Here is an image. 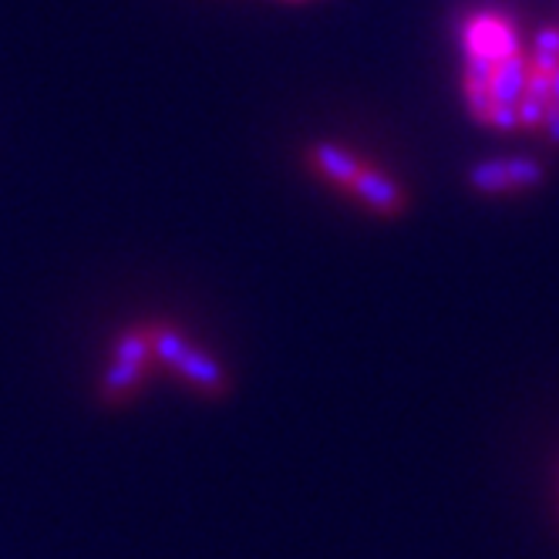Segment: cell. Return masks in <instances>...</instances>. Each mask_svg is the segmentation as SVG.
I'll return each mask as SVG.
<instances>
[{"label":"cell","instance_id":"cell-1","mask_svg":"<svg viewBox=\"0 0 559 559\" xmlns=\"http://www.w3.org/2000/svg\"><path fill=\"white\" fill-rule=\"evenodd\" d=\"M148 331V344L155 361L169 368L179 381H186L195 394L210 397V402H219L233 391V381L226 374V368L216 361L213 354H206L203 347H195L189 337H182L176 328L169 324H145Z\"/></svg>","mask_w":559,"mask_h":559},{"label":"cell","instance_id":"cell-2","mask_svg":"<svg viewBox=\"0 0 559 559\" xmlns=\"http://www.w3.org/2000/svg\"><path fill=\"white\" fill-rule=\"evenodd\" d=\"M152 365H155V354H152L145 324L118 331L111 341V357L98 378V402L105 408L132 402L142 391V384L148 381Z\"/></svg>","mask_w":559,"mask_h":559},{"label":"cell","instance_id":"cell-3","mask_svg":"<svg viewBox=\"0 0 559 559\" xmlns=\"http://www.w3.org/2000/svg\"><path fill=\"white\" fill-rule=\"evenodd\" d=\"M462 48L465 58H478L499 64L512 55H519V41H515V27L509 17L502 14H472L462 27Z\"/></svg>","mask_w":559,"mask_h":559},{"label":"cell","instance_id":"cell-4","mask_svg":"<svg viewBox=\"0 0 559 559\" xmlns=\"http://www.w3.org/2000/svg\"><path fill=\"white\" fill-rule=\"evenodd\" d=\"M546 179V169L536 158H489L468 169V186L475 192H519L533 189Z\"/></svg>","mask_w":559,"mask_h":559},{"label":"cell","instance_id":"cell-5","mask_svg":"<svg viewBox=\"0 0 559 559\" xmlns=\"http://www.w3.org/2000/svg\"><path fill=\"white\" fill-rule=\"evenodd\" d=\"M347 192L357 195L371 213H378L384 219H394L408 210V192L402 189V182H394L388 173H381L374 166H361V173L354 176Z\"/></svg>","mask_w":559,"mask_h":559},{"label":"cell","instance_id":"cell-6","mask_svg":"<svg viewBox=\"0 0 559 559\" xmlns=\"http://www.w3.org/2000/svg\"><path fill=\"white\" fill-rule=\"evenodd\" d=\"M307 158H310V166L317 173H321L328 182L341 186V189H347L354 182V176L361 173V166H365L354 152H347V148H341L334 142H313L307 148Z\"/></svg>","mask_w":559,"mask_h":559},{"label":"cell","instance_id":"cell-7","mask_svg":"<svg viewBox=\"0 0 559 559\" xmlns=\"http://www.w3.org/2000/svg\"><path fill=\"white\" fill-rule=\"evenodd\" d=\"M526 74H530V55H523V51L499 61L492 68V78H489L492 102L496 105H515L526 95Z\"/></svg>","mask_w":559,"mask_h":559},{"label":"cell","instance_id":"cell-8","mask_svg":"<svg viewBox=\"0 0 559 559\" xmlns=\"http://www.w3.org/2000/svg\"><path fill=\"white\" fill-rule=\"evenodd\" d=\"M559 68V27H543L536 34V45H533V55H530V71L536 74H546L552 78Z\"/></svg>","mask_w":559,"mask_h":559},{"label":"cell","instance_id":"cell-9","mask_svg":"<svg viewBox=\"0 0 559 559\" xmlns=\"http://www.w3.org/2000/svg\"><path fill=\"white\" fill-rule=\"evenodd\" d=\"M549 102H536L530 95H523L515 102V115H519V129H539L543 126V111Z\"/></svg>","mask_w":559,"mask_h":559},{"label":"cell","instance_id":"cell-10","mask_svg":"<svg viewBox=\"0 0 559 559\" xmlns=\"http://www.w3.org/2000/svg\"><path fill=\"white\" fill-rule=\"evenodd\" d=\"M462 92H465V102H468V111H472L475 122H486V115H489V108H492L489 88H483V85H465V82H462Z\"/></svg>","mask_w":559,"mask_h":559},{"label":"cell","instance_id":"cell-11","mask_svg":"<svg viewBox=\"0 0 559 559\" xmlns=\"http://www.w3.org/2000/svg\"><path fill=\"white\" fill-rule=\"evenodd\" d=\"M483 126H492V129H499V132H515V129H519L515 105H496V102H492V108H489V115H486V122H483Z\"/></svg>","mask_w":559,"mask_h":559},{"label":"cell","instance_id":"cell-12","mask_svg":"<svg viewBox=\"0 0 559 559\" xmlns=\"http://www.w3.org/2000/svg\"><path fill=\"white\" fill-rule=\"evenodd\" d=\"M543 135H546V142L552 145V148H559V105H546V111H543Z\"/></svg>","mask_w":559,"mask_h":559},{"label":"cell","instance_id":"cell-13","mask_svg":"<svg viewBox=\"0 0 559 559\" xmlns=\"http://www.w3.org/2000/svg\"><path fill=\"white\" fill-rule=\"evenodd\" d=\"M549 102H552V105H559V68H556V74H552V85H549Z\"/></svg>","mask_w":559,"mask_h":559}]
</instances>
